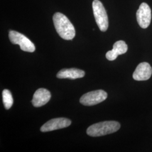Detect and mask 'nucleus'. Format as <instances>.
<instances>
[{
	"instance_id": "1a4fd4ad",
	"label": "nucleus",
	"mask_w": 152,
	"mask_h": 152,
	"mask_svg": "<svg viewBox=\"0 0 152 152\" xmlns=\"http://www.w3.org/2000/svg\"><path fill=\"white\" fill-rule=\"evenodd\" d=\"M51 99V94L47 89L41 88L33 95L32 100L33 105L35 107H42L48 103Z\"/></svg>"
},
{
	"instance_id": "f257e3e1",
	"label": "nucleus",
	"mask_w": 152,
	"mask_h": 152,
	"mask_svg": "<svg viewBox=\"0 0 152 152\" xmlns=\"http://www.w3.org/2000/svg\"><path fill=\"white\" fill-rule=\"evenodd\" d=\"M53 22L56 32L61 38L65 40H72L75 37V27L64 14L60 12L55 13L53 16Z\"/></svg>"
},
{
	"instance_id": "20e7f679",
	"label": "nucleus",
	"mask_w": 152,
	"mask_h": 152,
	"mask_svg": "<svg viewBox=\"0 0 152 152\" xmlns=\"http://www.w3.org/2000/svg\"><path fill=\"white\" fill-rule=\"evenodd\" d=\"M11 43L19 45L21 50L24 51L33 53L35 51V46L31 41L20 33L10 31L9 34Z\"/></svg>"
},
{
	"instance_id": "6e6552de",
	"label": "nucleus",
	"mask_w": 152,
	"mask_h": 152,
	"mask_svg": "<svg viewBox=\"0 0 152 152\" xmlns=\"http://www.w3.org/2000/svg\"><path fill=\"white\" fill-rule=\"evenodd\" d=\"M152 75L151 66L147 62H142L137 65L132 77L136 81H146L151 78Z\"/></svg>"
},
{
	"instance_id": "39448f33",
	"label": "nucleus",
	"mask_w": 152,
	"mask_h": 152,
	"mask_svg": "<svg viewBox=\"0 0 152 152\" xmlns=\"http://www.w3.org/2000/svg\"><path fill=\"white\" fill-rule=\"evenodd\" d=\"M108 96L107 93L102 90L87 92L80 98V103L85 106H92L100 103Z\"/></svg>"
},
{
	"instance_id": "9b49d317",
	"label": "nucleus",
	"mask_w": 152,
	"mask_h": 152,
	"mask_svg": "<svg viewBox=\"0 0 152 152\" xmlns=\"http://www.w3.org/2000/svg\"><path fill=\"white\" fill-rule=\"evenodd\" d=\"M85 73L83 71L77 68L63 69L57 74L56 77L60 79H71L75 80L82 78L85 76Z\"/></svg>"
},
{
	"instance_id": "9d476101",
	"label": "nucleus",
	"mask_w": 152,
	"mask_h": 152,
	"mask_svg": "<svg viewBox=\"0 0 152 152\" xmlns=\"http://www.w3.org/2000/svg\"><path fill=\"white\" fill-rule=\"evenodd\" d=\"M127 50L128 46L125 41H118L114 43L113 49L107 53L106 58L110 61L115 60L118 55L125 54Z\"/></svg>"
},
{
	"instance_id": "f8f14e48",
	"label": "nucleus",
	"mask_w": 152,
	"mask_h": 152,
	"mask_svg": "<svg viewBox=\"0 0 152 152\" xmlns=\"http://www.w3.org/2000/svg\"><path fill=\"white\" fill-rule=\"evenodd\" d=\"M3 103L6 109H9L13 104V98L11 93L9 90L5 89L2 92Z\"/></svg>"
},
{
	"instance_id": "7ed1b4c3",
	"label": "nucleus",
	"mask_w": 152,
	"mask_h": 152,
	"mask_svg": "<svg viewBox=\"0 0 152 152\" xmlns=\"http://www.w3.org/2000/svg\"><path fill=\"white\" fill-rule=\"evenodd\" d=\"M94 15L100 30L105 32L108 28V18L106 10L102 3L99 0H94L92 2Z\"/></svg>"
},
{
	"instance_id": "0eeeda50",
	"label": "nucleus",
	"mask_w": 152,
	"mask_h": 152,
	"mask_svg": "<svg viewBox=\"0 0 152 152\" xmlns=\"http://www.w3.org/2000/svg\"><path fill=\"white\" fill-rule=\"evenodd\" d=\"M71 125V120L65 118H57L50 120L40 129L42 132H49L67 127Z\"/></svg>"
},
{
	"instance_id": "f03ea898",
	"label": "nucleus",
	"mask_w": 152,
	"mask_h": 152,
	"mask_svg": "<svg viewBox=\"0 0 152 152\" xmlns=\"http://www.w3.org/2000/svg\"><path fill=\"white\" fill-rule=\"evenodd\" d=\"M120 123L114 121H104L94 124L88 127L87 134L92 137L104 136L117 131L120 129Z\"/></svg>"
},
{
	"instance_id": "423d86ee",
	"label": "nucleus",
	"mask_w": 152,
	"mask_h": 152,
	"mask_svg": "<svg viewBox=\"0 0 152 152\" xmlns=\"http://www.w3.org/2000/svg\"><path fill=\"white\" fill-rule=\"evenodd\" d=\"M137 21L140 27L145 29L149 27L152 19L151 9L147 4L143 2L136 12Z\"/></svg>"
}]
</instances>
